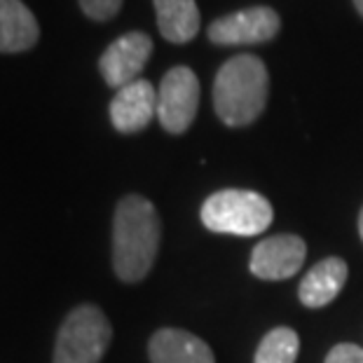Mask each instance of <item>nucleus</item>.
Wrapping results in <instances>:
<instances>
[{"instance_id":"nucleus-11","label":"nucleus","mask_w":363,"mask_h":363,"mask_svg":"<svg viewBox=\"0 0 363 363\" xmlns=\"http://www.w3.org/2000/svg\"><path fill=\"white\" fill-rule=\"evenodd\" d=\"M347 277H350V269H347V262L342 258L330 256L316 262L298 286L300 303L305 307H312V310L330 305L340 296V291L345 289Z\"/></svg>"},{"instance_id":"nucleus-18","label":"nucleus","mask_w":363,"mask_h":363,"mask_svg":"<svg viewBox=\"0 0 363 363\" xmlns=\"http://www.w3.org/2000/svg\"><path fill=\"white\" fill-rule=\"evenodd\" d=\"M354 5H357L359 14H361V17H363V0H354Z\"/></svg>"},{"instance_id":"nucleus-5","label":"nucleus","mask_w":363,"mask_h":363,"mask_svg":"<svg viewBox=\"0 0 363 363\" xmlns=\"http://www.w3.org/2000/svg\"><path fill=\"white\" fill-rule=\"evenodd\" d=\"M199 108V80L192 68L176 66L160 82L157 120L169 134L188 131Z\"/></svg>"},{"instance_id":"nucleus-2","label":"nucleus","mask_w":363,"mask_h":363,"mask_svg":"<svg viewBox=\"0 0 363 363\" xmlns=\"http://www.w3.org/2000/svg\"><path fill=\"white\" fill-rule=\"evenodd\" d=\"M269 75L253 54H237L220 66L213 82V108L228 127H246L267 104Z\"/></svg>"},{"instance_id":"nucleus-6","label":"nucleus","mask_w":363,"mask_h":363,"mask_svg":"<svg viewBox=\"0 0 363 363\" xmlns=\"http://www.w3.org/2000/svg\"><path fill=\"white\" fill-rule=\"evenodd\" d=\"M281 19L272 7H249L208 24L206 35L216 45H260L279 33Z\"/></svg>"},{"instance_id":"nucleus-1","label":"nucleus","mask_w":363,"mask_h":363,"mask_svg":"<svg viewBox=\"0 0 363 363\" xmlns=\"http://www.w3.org/2000/svg\"><path fill=\"white\" fill-rule=\"evenodd\" d=\"M162 223L155 204L143 195H127L113 216V269L118 279L136 284L148 277L160 251Z\"/></svg>"},{"instance_id":"nucleus-12","label":"nucleus","mask_w":363,"mask_h":363,"mask_svg":"<svg viewBox=\"0 0 363 363\" xmlns=\"http://www.w3.org/2000/svg\"><path fill=\"white\" fill-rule=\"evenodd\" d=\"M40 40L35 14L21 0H0V52L19 54L33 50Z\"/></svg>"},{"instance_id":"nucleus-7","label":"nucleus","mask_w":363,"mask_h":363,"mask_svg":"<svg viewBox=\"0 0 363 363\" xmlns=\"http://www.w3.org/2000/svg\"><path fill=\"white\" fill-rule=\"evenodd\" d=\"M150 54L152 38L143 30H129L108 45L99 59V71H101L108 87L122 89L125 84L138 80Z\"/></svg>"},{"instance_id":"nucleus-10","label":"nucleus","mask_w":363,"mask_h":363,"mask_svg":"<svg viewBox=\"0 0 363 363\" xmlns=\"http://www.w3.org/2000/svg\"><path fill=\"white\" fill-rule=\"evenodd\" d=\"M150 363H216L202 337L181 328H162L148 342Z\"/></svg>"},{"instance_id":"nucleus-4","label":"nucleus","mask_w":363,"mask_h":363,"mask_svg":"<svg viewBox=\"0 0 363 363\" xmlns=\"http://www.w3.org/2000/svg\"><path fill=\"white\" fill-rule=\"evenodd\" d=\"M113 328L96 305L75 307L61 323L52 363H99L111 345Z\"/></svg>"},{"instance_id":"nucleus-13","label":"nucleus","mask_w":363,"mask_h":363,"mask_svg":"<svg viewBox=\"0 0 363 363\" xmlns=\"http://www.w3.org/2000/svg\"><path fill=\"white\" fill-rule=\"evenodd\" d=\"M157 14V26L164 40L185 45L199 30V7L195 0H152Z\"/></svg>"},{"instance_id":"nucleus-9","label":"nucleus","mask_w":363,"mask_h":363,"mask_svg":"<svg viewBox=\"0 0 363 363\" xmlns=\"http://www.w3.org/2000/svg\"><path fill=\"white\" fill-rule=\"evenodd\" d=\"M111 122L120 134H136L157 115V91L148 80H134L118 89L111 101Z\"/></svg>"},{"instance_id":"nucleus-15","label":"nucleus","mask_w":363,"mask_h":363,"mask_svg":"<svg viewBox=\"0 0 363 363\" xmlns=\"http://www.w3.org/2000/svg\"><path fill=\"white\" fill-rule=\"evenodd\" d=\"M80 10L94 21H108L122 10L125 0H78Z\"/></svg>"},{"instance_id":"nucleus-8","label":"nucleus","mask_w":363,"mask_h":363,"mask_svg":"<svg viewBox=\"0 0 363 363\" xmlns=\"http://www.w3.org/2000/svg\"><path fill=\"white\" fill-rule=\"evenodd\" d=\"M307 244L298 235H277L256 244L251 253V274L265 281H281L298 274L305 265Z\"/></svg>"},{"instance_id":"nucleus-17","label":"nucleus","mask_w":363,"mask_h":363,"mask_svg":"<svg viewBox=\"0 0 363 363\" xmlns=\"http://www.w3.org/2000/svg\"><path fill=\"white\" fill-rule=\"evenodd\" d=\"M359 233H361V239H363V208H361V213H359Z\"/></svg>"},{"instance_id":"nucleus-16","label":"nucleus","mask_w":363,"mask_h":363,"mask_svg":"<svg viewBox=\"0 0 363 363\" xmlns=\"http://www.w3.org/2000/svg\"><path fill=\"white\" fill-rule=\"evenodd\" d=\"M326 363H363V350L359 345H352V342L335 345L333 350L328 352Z\"/></svg>"},{"instance_id":"nucleus-14","label":"nucleus","mask_w":363,"mask_h":363,"mask_svg":"<svg viewBox=\"0 0 363 363\" xmlns=\"http://www.w3.org/2000/svg\"><path fill=\"white\" fill-rule=\"evenodd\" d=\"M300 352V337L293 328H272L260 340L253 363H296Z\"/></svg>"},{"instance_id":"nucleus-3","label":"nucleus","mask_w":363,"mask_h":363,"mask_svg":"<svg viewBox=\"0 0 363 363\" xmlns=\"http://www.w3.org/2000/svg\"><path fill=\"white\" fill-rule=\"evenodd\" d=\"M199 218L211 233L256 237L272 225L274 211L260 192L230 188L208 195L199 211Z\"/></svg>"}]
</instances>
